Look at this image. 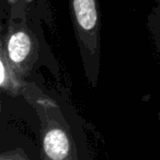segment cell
Listing matches in <instances>:
<instances>
[{"instance_id": "1", "label": "cell", "mask_w": 160, "mask_h": 160, "mask_svg": "<svg viewBox=\"0 0 160 160\" xmlns=\"http://www.w3.org/2000/svg\"><path fill=\"white\" fill-rule=\"evenodd\" d=\"M6 32L3 33L1 53L21 80H24L44 60L53 62L45 44L41 23L35 8V0H8Z\"/></svg>"}, {"instance_id": "2", "label": "cell", "mask_w": 160, "mask_h": 160, "mask_svg": "<svg viewBox=\"0 0 160 160\" xmlns=\"http://www.w3.org/2000/svg\"><path fill=\"white\" fill-rule=\"evenodd\" d=\"M70 17L86 77L97 85L100 67V9L99 0H68Z\"/></svg>"}, {"instance_id": "3", "label": "cell", "mask_w": 160, "mask_h": 160, "mask_svg": "<svg viewBox=\"0 0 160 160\" xmlns=\"http://www.w3.org/2000/svg\"><path fill=\"white\" fill-rule=\"evenodd\" d=\"M0 64H1V76H0V87L2 90L10 92L11 94H21V88H22V81L17 76L12 67L10 66L9 62L7 60L6 56L2 53L0 54Z\"/></svg>"}, {"instance_id": "4", "label": "cell", "mask_w": 160, "mask_h": 160, "mask_svg": "<svg viewBox=\"0 0 160 160\" xmlns=\"http://www.w3.org/2000/svg\"><path fill=\"white\" fill-rule=\"evenodd\" d=\"M1 160H28V158L21 150H10L2 152Z\"/></svg>"}]
</instances>
